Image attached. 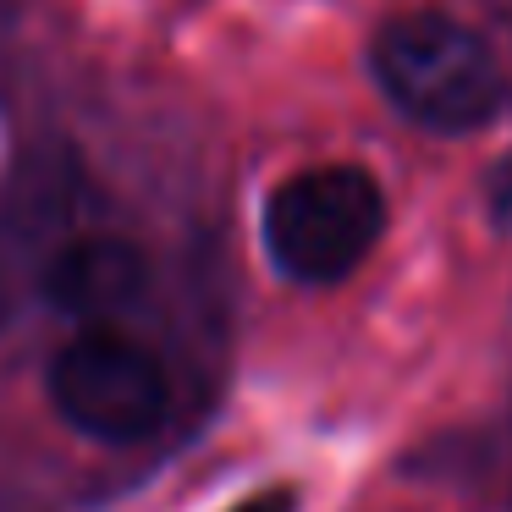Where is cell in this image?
Returning <instances> with one entry per match:
<instances>
[{
  "label": "cell",
  "mask_w": 512,
  "mask_h": 512,
  "mask_svg": "<svg viewBox=\"0 0 512 512\" xmlns=\"http://www.w3.org/2000/svg\"><path fill=\"white\" fill-rule=\"evenodd\" d=\"M369 72L402 122L424 133H479L507 100L496 50L485 34L446 12H402L369 39Z\"/></svg>",
  "instance_id": "1"
},
{
  "label": "cell",
  "mask_w": 512,
  "mask_h": 512,
  "mask_svg": "<svg viewBox=\"0 0 512 512\" xmlns=\"http://www.w3.org/2000/svg\"><path fill=\"white\" fill-rule=\"evenodd\" d=\"M265 259L298 287L347 281L386 237V193L364 166L292 171L265 199Z\"/></svg>",
  "instance_id": "2"
},
{
  "label": "cell",
  "mask_w": 512,
  "mask_h": 512,
  "mask_svg": "<svg viewBox=\"0 0 512 512\" xmlns=\"http://www.w3.org/2000/svg\"><path fill=\"white\" fill-rule=\"evenodd\" d=\"M45 386L56 413L78 435L105 446H133L166 424L171 408V375L144 342L127 331L94 325L56 347L45 369Z\"/></svg>",
  "instance_id": "3"
},
{
  "label": "cell",
  "mask_w": 512,
  "mask_h": 512,
  "mask_svg": "<svg viewBox=\"0 0 512 512\" xmlns=\"http://www.w3.org/2000/svg\"><path fill=\"white\" fill-rule=\"evenodd\" d=\"M45 298L61 314L83 320V331L105 325L111 314L133 309L144 292V259L122 237H72L50 254L45 276H39Z\"/></svg>",
  "instance_id": "4"
},
{
  "label": "cell",
  "mask_w": 512,
  "mask_h": 512,
  "mask_svg": "<svg viewBox=\"0 0 512 512\" xmlns=\"http://www.w3.org/2000/svg\"><path fill=\"white\" fill-rule=\"evenodd\" d=\"M232 512H298V496L292 490H259L254 501H237Z\"/></svg>",
  "instance_id": "5"
},
{
  "label": "cell",
  "mask_w": 512,
  "mask_h": 512,
  "mask_svg": "<svg viewBox=\"0 0 512 512\" xmlns=\"http://www.w3.org/2000/svg\"><path fill=\"white\" fill-rule=\"evenodd\" d=\"M6 314H12V287H6V270H0V325H6Z\"/></svg>",
  "instance_id": "6"
}]
</instances>
